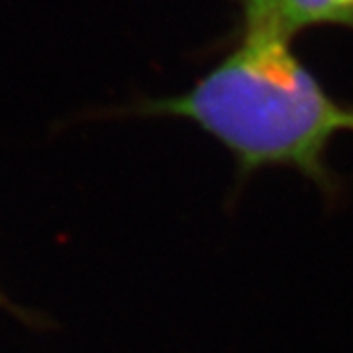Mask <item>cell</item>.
Masks as SVG:
<instances>
[{"label": "cell", "instance_id": "3957f363", "mask_svg": "<svg viewBox=\"0 0 353 353\" xmlns=\"http://www.w3.org/2000/svg\"><path fill=\"white\" fill-rule=\"evenodd\" d=\"M240 32L261 30V28H279L277 18H275L277 0H240Z\"/></svg>", "mask_w": 353, "mask_h": 353}, {"label": "cell", "instance_id": "7a4b0ae2", "mask_svg": "<svg viewBox=\"0 0 353 353\" xmlns=\"http://www.w3.org/2000/svg\"><path fill=\"white\" fill-rule=\"evenodd\" d=\"M275 18L290 38L322 26L353 30V0H277Z\"/></svg>", "mask_w": 353, "mask_h": 353}, {"label": "cell", "instance_id": "6da1fadb", "mask_svg": "<svg viewBox=\"0 0 353 353\" xmlns=\"http://www.w3.org/2000/svg\"><path fill=\"white\" fill-rule=\"evenodd\" d=\"M94 116L185 120L234 157L240 179L287 169L332 196L338 179L330 150L340 134L353 132V106L330 94L281 28L240 32L232 48L179 94Z\"/></svg>", "mask_w": 353, "mask_h": 353}, {"label": "cell", "instance_id": "277c9868", "mask_svg": "<svg viewBox=\"0 0 353 353\" xmlns=\"http://www.w3.org/2000/svg\"><path fill=\"white\" fill-rule=\"evenodd\" d=\"M0 310H4V312H8L10 316H14L18 322H22L28 328L43 330L48 328V326H51V322L46 316H41L38 314V312H34V310H28L24 306L12 303L2 290H0Z\"/></svg>", "mask_w": 353, "mask_h": 353}]
</instances>
